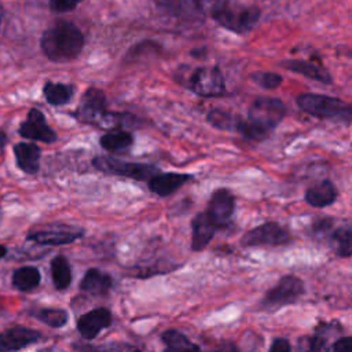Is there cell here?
Wrapping results in <instances>:
<instances>
[{"label":"cell","instance_id":"6da1fadb","mask_svg":"<svg viewBox=\"0 0 352 352\" xmlns=\"http://www.w3.org/2000/svg\"><path fill=\"white\" fill-rule=\"evenodd\" d=\"M286 104L271 96H258L248 110V117L242 120L238 133L248 140H264L282 122L286 116Z\"/></svg>","mask_w":352,"mask_h":352},{"label":"cell","instance_id":"7a4b0ae2","mask_svg":"<svg viewBox=\"0 0 352 352\" xmlns=\"http://www.w3.org/2000/svg\"><path fill=\"white\" fill-rule=\"evenodd\" d=\"M84 43L80 28L69 21H58L48 26L40 38L43 54L52 62H69L78 58Z\"/></svg>","mask_w":352,"mask_h":352},{"label":"cell","instance_id":"3957f363","mask_svg":"<svg viewBox=\"0 0 352 352\" xmlns=\"http://www.w3.org/2000/svg\"><path fill=\"white\" fill-rule=\"evenodd\" d=\"M72 116L82 124L109 129H121L120 125H122V122L128 124L129 120L128 114L109 111L106 95L96 87H89L82 94L80 103Z\"/></svg>","mask_w":352,"mask_h":352},{"label":"cell","instance_id":"277c9868","mask_svg":"<svg viewBox=\"0 0 352 352\" xmlns=\"http://www.w3.org/2000/svg\"><path fill=\"white\" fill-rule=\"evenodd\" d=\"M298 109L308 116L334 120L340 122H352V106L340 98L323 95V94H300L296 98Z\"/></svg>","mask_w":352,"mask_h":352},{"label":"cell","instance_id":"5b68a950","mask_svg":"<svg viewBox=\"0 0 352 352\" xmlns=\"http://www.w3.org/2000/svg\"><path fill=\"white\" fill-rule=\"evenodd\" d=\"M92 165L102 173L110 176H122L135 180H150L160 169L150 164L128 162L111 155H98L92 160Z\"/></svg>","mask_w":352,"mask_h":352},{"label":"cell","instance_id":"8992f818","mask_svg":"<svg viewBox=\"0 0 352 352\" xmlns=\"http://www.w3.org/2000/svg\"><path fill=\"white\" fill-rule=\"evenodd\" d=\"M220 26L235 33L246 34L254 29L261 18V10L257 6H227L212 16Z\"/></svg>","mask_w":352,"mask_h":352},{"label":"cell","instance_id":"52a82bcc","mask_svg":"<svg viewBox=\"0 0 352 352\" xmlns=\"http://www.w3.org/2000/svg\"><path fill=\"white\" fill-rule=\"evenodd\" d=\"M184 84L190 91L204 98H217L227 92L224 76L217 66H199L192 69Z\"/></svg>","mask_w":352,"mask_h":352},{"label":"cell","instance_id":"ba28073f","mask_svg":"<svg viewBox=\"0 0 352 352\" xmlns=\"http://www.w3.org/2000/svg\"><path fill=\"white\" fill-rule=\"evenodd\" d=\"M304 293L305 286L300 278L294 275H283L278 283L265 293L261 305L267 309H278L296 302Z\"/></svg>","mask_w":352,"mask_h":352},{"label":"cell","instance_id":"9c48e42d","mask_svg":"<svg viewBox=\"0 0 352 352\" xmlns=\"http://www.w3.org/2000/svg\"><path fill=\"white\" fill-rule=\"evenodd\" d=\"M290 241L289 231L275 221H267L260 224L241 238L242 246H278Z\"/></svg>","mask_w":352,"mask_h":352},{"label":"cell","instance_id":"30bf717a","mask_svg":"<svg viewBox=\"0 0 352 352\" xmlns=\"http://www.w3.org/2000/svg\"><path fill=\"white\" fill-rule=\"evenodd\" d=\"M84 235L81 227L69 226V224H50L44 228L34 230L28 234V241L40 243V245H67Z\"/></svg>","mask_w":352,"mask_h":352},{"label":"cell","instance_id":"8fae6325","mask_svg":"<svg viewBox=\"0 0 352 352\" xmlns=\"http://www.w3.org/2000/svg\"><path fill=\"white\" fill-rule=\"evenodd\" d=\"M18 133L22 138L34 142L54 143L58 140V136L55 131L48 125L44 113L36 107L29 110L25 121L21 122L18 128Z\"/></svg>","mask_w":352,"mask_h":352},{"label":"cell","instance_id":"7c38bea8","mask_svg":"<svg viewBox=\"0 0 352 352\" xmlns=\"http://www.w3.org/2000/svg\"><path fill=\"white\" fill-rule=\"evenodd\" d=\"M235 210V197L228 188H217L212 192L206 213L217 226L224 228L230 224Z\"/></svg>","mask_w":352,"mask_h":352},{"label":"cell","instance_id":"4fadbf2b","mask_svg":"<svg viewBox=\"0 0 352 352\" xmlns=\"http://www.w3.org/2000/svg\"><path fill=\"white\" fill-rule=\"evenodd\" d=\"M111 314L106 308H96L80 316L77 322V329L82 338L92 340L95 338L102 329H106L111 324Z\"/></svg>","mask_w":352,"mask_h":352},{"label":"cell","instance_id":"5bb4252c","mask_svg":"<svg viewBox=\"0 0 352 352\" xmlns=\"http://www.w3.org/2000/svg\"><path fill=\"white\" fill-rule=\"evenodd\" d=\"M40 338V333L33 329L16 326L0 333V352L19 351Z\"/></svg>","mask_w":352,"mask_h":352},{"label":"cell","instance_id":"9a60e30c","mask_svg":"<svg viewBox=\"0 0 352 352\" xmlns=\"http://www.w3.org/2000/svg\"><path fill=\"white\" fill-rule=\"evenodd\" d=\"M192 179L188 173H176V172H168L162 173L158 172L154 175L148 182L147 186L151 192H154L158 197H169L175 191H177L180 187H183L186 183H188Z\"/></svg>","mask_w":352,"mask_h":352},{"label":"cell","instance_id":"2e32d148","mask_svg":"<svg viewBox=\"0 0 352 352\" xmlns=\"http://www.w3.org/2000/svg\"><path fill=\"white\" fill-rule=\"evenodd\" d=\"M217 226L206 212L198 213L191 220V249L194 252L204 250L217 231Z\"/></svg>","mask_w":352,"mask_h":352},{"label":"cell","instance_id":"e0dca14e","mask_svg":"<svg viewBox=\"0 0 352 352\" xmlns=\"http://www.w3.org/2000/svg\"><path fill=\"white\" fill-rule=\"evenodd\" d=\"M337 331H340L337 322L320 323L314 336L300 338L298 346L302 352H330V336Z\"/></svg>","mask_w":352,"mask_h":352},{"label":"cell","instance_id":"ac0fdd59","mask_svg":"<svg viewBox=\"0 0 352 352\" xmlns=\"http://www.w3.org/2000/svg\"><path fill=\"white\" fill-rule=\"evenodd\" d=\"M338 197V190L334 183L329 179L314 183L305 190L304 199L309 206L326 208L336 202Z\"/></svg>","mask_w":352,"mask_h":352},{"label":"cell","instance_id":"d6986e66","mask_svg":"<svg viewBox=\"0 0 352 352\" xmlns=\"http://www.w3.org/2000/svg\"><path fill=\"white\" fill-rule=\"evenodd\" d=\"M14 155L16 166L28 175H34L40 169L41 150L37 144L29 142H19L14 146Z\"/></svg>","mask_w":352,"mask_h":352},{"label":"cell","instance_id":"ffe728a7","mask_svg":"<svg viewBox=\"0 0 352 352\" xmlns=\"http://www.w3.org/2000/svg\"><path fill=\"white\" fill-rule=\"evenodd\" d=\"M279 66H282L283 69H286L292 73H297V74L304 76L305 78L314 80L316 82H322V84H331L333 82V77L326 69H323L322 66L315 65L309 60H301V59L282 60L279 63Z\"/></svg>","mask_w":352,"mask_h":352},{"label":"cell","instance_id":"44dd1931","mask_svg":"<svg viewBox=\"0 0 352 352\" xmlns=\"http://www.w3.org/2000/svg\"><path fill=\"white\" fill-rule=\"evenodd\" d=\"M133 135L125 129H110L99 139V143L104 150L116 154H124L129 151L133 146Z\"/></svg>","mask_w":352,"mask_h":352},{"label":"cell","instance_id":"7402d4cb","mask_svg":"<svg viewBox=\"0 0 352 352\" xmlns=\"http://www.w3.org/2000/svg\"><path fill=\"white\" fill-rule=\"evenodd\" d=\"M111 285H113V280L110 275L96 268H91L85 272L82 280L80 282V289L87 294L103 296L110 290Z\"/></svg>","mask_w":352,"mask_h":352},{"label":"cell","instance_id":"603a6c76","mask_svg":"<svg viewBox=\"0 0 352 352\" xmlns=\"http://www.w3.org/2000/svg\"><path fill=\"white\" fill-rule=\"evenodd\" d=\"M334 252L340 257L352 256V223L333 228L327 235Z\"/></svg>","mask_w":352,"mask_h":352},{"label":"cell","instance_id":"cb8c5ba5","mask_svg":"<svg viewBox=\"0 0 352 352\" xmlns=\"http://www.w3.org/2000/svg\"><path fill=\"white\" fill-rule=\"evenodd\" d=\"M74 88L72 84L47 81L43 87V95L45 100L52 106L67 104L73 98Z\"/></svg>","mask_w":352,"mask_h":352},{"label":"cell","instance_id":"d4e9b609","mask_svg":"<svg viewBox=\"0 0 352 352\" xmlns=\"http://www.w3.org/2000/svg\"><path fill=\"white\" fill-rule=\"evenodd\" d=\"M161 338L165 344L164 352H201L198 345L191 342L183 333L175 329L164 331Z\"/></svg>","mask_w":352,"mask_h":352},{"label":"cell","instance_id":"484cf974","mask_svg":"<svg viewBox=\"0 0 352 352\" xmlns=\"http://www.w3.org/2000/svg\"><path fill=\"white\" fill-rule=\"evenodd\" d=\"M41 280L40 271L36 267H21L12 275V285L21 292H29L38 286Z\"/></svg>","mask_w":352,"mask_h":352},{"label":"cell","instance_id":"4316f807","mask_svg":"<svg viewBox=\"0 0 352 352\" xmlns=\"http://www.w3.org/2000/svg\"><path fill=\"white\" fill-rule=\"evenodd\" d=\"M51 274L54 285L58 290H65L72 282L70 264L65 256H56L51 261Z\"/></svg>","mask_w":352,"mask_h":352},{"label":"cell","instance_id":"83f0119b","mask_svg":"<svg viewBox=\"0 0 352 352\" xmlns=\"http://www.w3.org/2000/svg\"><path fill=\"white\" fill-rule=\"evenodd\" d=\"M239 118L241 117L238 114H232L230 111H224L220 109L210 110L206 117L208 122L214 128L221 131H230V132H235Z\"/></svg>","mask_w":352,"mask_h":352},{"label":"cell","instance_id":"f1b7e54d","mask_svg":"<svg viewBox=\"0 0 352 352\" xmlns=\"http://www.w3.org/2000/svg\"><path fill=\"white\" fill-rule=\"evenodd\" d=\"M40 322L45 323L50 327L58 329L67 323V312L60 308H43L33 314Z\"/></svg>","mask_w":352,"mask_h":352},{"label":"cell","instance_id":"f546056e","mask_svg":"<svg viewBox=\"0 0 352 352\" xmlns=\"http://www.w3.org/2000/svg\"><path fill=\"white\" fill-rule=\"evenodd\" d=\"M252 80L258 87H261L263 89H267V91L276 89L283 81L282 76L275 72H256L252 74Z\"/></svg>","mask_w":352,"mask_h":352},{"label":"cell","instance_id":"4dcf8cb0","mask_svg":"<svg viewBox=\"0 0 352 352\" xmlns=\"http://www.w3.org/2000/svg\"><path fill=\"white\" fill-rule=\"evenodd\" d=\"M192 3L198 12L214 16L230 4V0H192Z\"/></svg>","mask_w":352,"mask_h":352},{"label":"cell","instance_id":"1f68e13d","mask_svg":"<svg viewBox=\"0 0 352 352\" xmlns=\"http://www.w3.org/2000/svg\"><path fill=\"white\" fill-rule=\"evenodd\" d=\"M158 7L166 10L168 12L172 14H183L184 11H187L188 8H195L192 0H153ZM197 10V8H195Z\"/></svg>","mask_w":352,"mask_h":352},{"label":"cell","instance_id":"d6a6232c","mask_svg":"<svg viewBox=\"0 0 352 352\" xmlns=\"http://www.w3.org/2000/svg\"><path fill=\"white\" fill-rule=\"evenodd\" d=\"M82 0H48V8L55 14L70 12L77 8Z\"/></svg>","mask_w":352,"mask_h":352},{"label":"cell","instance_id":"836d02e7","mask_svg":"<svg viewBox=\"0 0 352 352\" xmlns=\"http://www.w3.org/2000/svg\"><path fill=\"white\" fill-rule=\"evenodd\" d=\"M92 352H140V351L129 344L117 342V344H110L100 348H94Z\"/></svg>","mask_w":352,"mask_h":352},{"label":"cell","instance_id":"e575fe53","mask_svg":"<svg viewBox=\"0 0 352 352\" xmlns=\"http://www.w3.org/2000/svg\"><path fill=\"white\" fill-rule=\"evenodd\" d=\"M333 352H352V337H341L336 340Z\"/></svg>","mask_w":352,"mask_h":352},{"label":"cell","instance_id":"d590c367","mask_svg":"<svg viewBox=\"0 0 352 352\" xmlns=\"http://www.w3.org/2000/svg\"><path fill=\"white\" fill-rule=\"evenodd\" d=\"M290 342L286 338H275L268 352H290Z\"/></svg>","mask_w":352,"mask_h":352},{"label":"cell","instance_id":"8d00e7d4","mask_svg":"<svg viewBox=\"0 0 352 352\" xmlns=\"http://www.w3.org/2000/svg\"><path fill=\"white\" fill-rule=\"evenodd\" d=\"M213 352H238V348L232 342H224L219 349Z\"/></svg>","mask_w":352,"mask_h":352},{"label":"cell","instance_id":"74e56055","mask_svg":"<svg viewBox=\"0 0 352 352\" xmlns=\"http://www.w3.org/2000/svg\"><path fill=\"white\" fill-rule=\"evenodd\" d=\"M6 144H7V136H6L3 132H0V150H1Z\"/></svg>","mask_w":352,"mask_h":352},{"label":"cell","instance_id":"f35d334b","mask_svg":"<svg viewBox=\"0 0 352 352\" xmlns=\"http://www.w3.org/2000/svg\"><path fill=\"white\" fill-rule=\"evenodd\" d=\"M6 254H7V249H6V246L0 245V258H1V257H4Z\"/></svg>","mask_w":352,"mask_h":352},{"label":"cell","instance_id":"ab89813d","mask_svg":"<svg viewBox=\"0 0 352 352\" xmlns=\"http://www.w3.org/2000/svg\"><path fill=\"white\" fill-rule=\"evenodd\" d=\"M3 15H4V11H3V7L0 6V26H1V21H3Z\"/></svg>","mask_w":352,"mask_h":352}]
</instances>
